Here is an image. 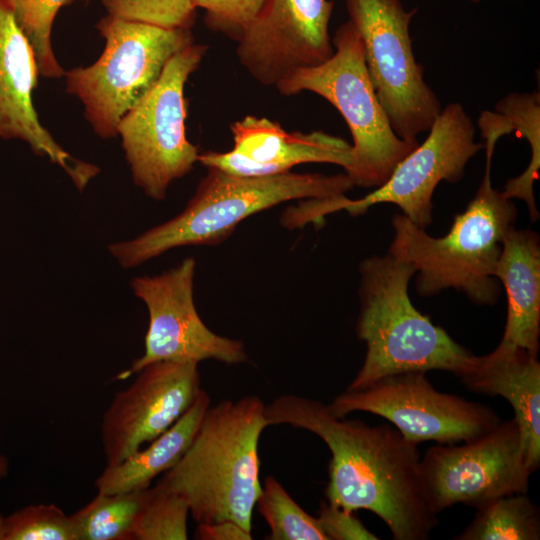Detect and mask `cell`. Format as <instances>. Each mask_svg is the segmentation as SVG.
Returning <instances> with one entry per match:
<instances>
[{
	"label": "cell",
	"instance_id": "34",
	"mask_svg": "<svg viewBox=\"0 0 540 540\" xmlns=\"http://www.w3.org/2000/svg\"><path fill=\"white\" fill-rule=\"evenodd\" d=\"M86 1H89V0H86Z\"/></svg>",
	"mask_w": 540,
	"mask_h": 540
},
{
	"label": "cell",
	"instance_id": "21",
	"mask_svg": "<svg viewBox=\"0 0 540 540\" xmlns=\"http://www.w3.org/2000/svg\"><path fill=\"white\" fill-rule=\"evenodd\" d=\"M455 540H539V508L527 493L504 495L478 507Z\"/></svg>",
	"mask_w": 540,
	"mask_h": 540
},
{
	"label": "cell",
	"instance_id": "16",
	"mask_svg": "<svg viewBox=\"0 0 540 540\" xmlns=\"http://www.w3.org/2000/svg\"><path fill=\"white\" fill-rule=\"evenodd\" d=\"M39 70L33 48L8 0H0V137L20 139L39 156L61 167L79 190L99 172L71 156L39 121L32 103Z\"/></svg>",
	"mask_w": 540,
	"mask_h": 540
},
{
	"label": "cell",
	"instance_id": "29",
	"mask_svg": "<svg viewBox=\"0 0 540 540\" xmlns=\"http://www.w3.org/2000/svg\"><path fill=\"white\" fill-rule=\"evenodd\" d=\"M194 7L205 10L207 24L239 36L264 7L267 0H192Z\"/></svg>",
	"mask_w": 540,
	"mask_h": 540
},
{
	"label": "cell",
	"instance_id": "12",
	"mask_svg": "<svg viewBox=\"0 0 540 540\" xmlns=\"http://www.w3.org/2000/svg\"><path fill=\"white\" fill-rule=\"evenodd\" d=\"M521 435L514 418L462 445L438 444L420 459V479L434 514L455 504L473 507L494 498L527 493Z\"/></svg>",
	"mask_w": 540,
	"mask_h": 540
},
{
	"label": "cell",
	"instance_id": "4",
	"mask_svg": "<svg viewBox=\"0 0 540 540\" xmlns=\"http://www.w3.org/2000/svg\"><path fill=\"white\" fill-rule=\"evenodd\" d=\"M184 210L141 235L108 245L125 268L139 266L171 249L216 245L247 217L291 200L345 195L354 184L345 173H294L263 177L236 176L207 168Z\"/></svg>",
	"mask_w": 540,
	"mask_h": 540
},
{
	"label": "cell",
	"instance_id": "31",
	"mask_svg": "<svg viewBox=\"0 0 540 540\" xmlns=\"http://www.w3.org/2000/svg\"><path fill=\"white\" fill-rule=\"evenodd\" d=\"M195 538L199 540H251V531L229 520L197 523Z\"/></svg>",
	"mask_w": 540,
	"mask_h": 540
},
{
	"label": "cell",
	"instance_id": "7",
	"mask_svg": "<svg viewBox=\"0 0 540 540\" xmlns=\"http://www.w3.org/2000/svg\"><path fill=\"white\" fill-rule=\"evenodd\" d=\"M105 40L90 66L65 71L66 91L83 105L84 116L103 139L156 84L169 60L193 43L190 29H169L107 14L96 24Z\"/></svg>",
	"mask_w": 540,
	"mask_h": 540
},
{
	"label": "cell",
	"instance_id": "23",
	"mask_svg": "<svg viewBox=\"0 0 540 540\" xmlns=\"http://www.w3.org/2000/svg\"><path fill=\"white\" fill-rule=\"evenodd\" d=\"M146 489L106 494L98 492L70 516L76 540H131Z\"/></svg>",
	"mask_w": 540,
	"mask_h": 540
},
{
	"label": "cell",
	"instance_id": "13",
	"mask_svg": "<svg viewBox=\"0 0 540 540\" xmlns=\"http://www.w3.org/2000/svg\"><path fill=\"white\" fill-rule=\"evenodd\" d=\"M195 266L194 258L188 257L159 275L131 281L134 295L147 308L149 324L144 353L118 374L117 379H127L159 361L197 364L205 360L225 364L248 361L243 342L216 334L200 318L193 298Z\"/></svg>",
	"mask_w": 540,
	"mask_h": 540
},
{
	"label": "cell",
	"instance_id": "6",
	"mask_svg": "<svg viewBox=\"0 0 540 540\" xmlns=\"http://www.w3.org/2000/svg\"><path fill=\"white\" fill-rule=\"evenodd\" d=\"M333 55L325 62L296 70L275 87L282 95L313 92L331 103L344 118L353 143L344 170L354 186L377 188L419 142L398 137L370 81L361 37L348 20L332 38Z\"/></svg>",
	"mask_w": 540,
	"mask_h": 540
},
{
	"label": "cell",
	"instance_id": "15",
	"mask_svg": "<svg viewBox=\"0 0 540 540\" xmlns=\"http://www.w3.org/2000/svg\"><path fill=\"white\" fill-rule=\"evenodd\" d=\"M137 374L131 385L115 393L102 416L106 466L120 463L171 427L202 389L194 362H154Z\"/></svg>",
	"mask_w": 540,
	"mask_h": 540
},
{
	"label": "cell",
	"instance_id": "17",
	"mask_svg": "<svg viewBox=\"0 0 540 540\" xmlns=\"http://www.w3.org/2000/svg\"><path fill=\"white\" fill-rule=\"evenodd\" d=\"M230 130L233 149L199 153V163L243 177L283 174L305 163H329L344 170L350 164L351 144L323 131L287 132L277 122L252 115L232 123Z\"/></svg>",
	"mask_w": 540,
	"mask_h": 540
},
{
	"label": "cell",
	"instance_id": "2",
	"mask_svg": "<svg viewBox=\"0 0 540 540\" xmlns=\"http://www.w3.org/2000/svg\"><path fill=\"white\" fill-rule=\"evenodd\" d=\"M265 406L254 395L209 406L184 455L157 482L187 502L196 523L229 520L251 531Z\"/></svg>",
	"mask_w": 540,
	"mask_h": 540
},
{
	"label": "cell",
	"instance_id": "24",
	"mask_svg": "<svg viewBox=\"0 0 540 540\" xmlns=\"http://www.w3.org/2000/svg\"><path fill=\"white\" fill-rule=\"evenodd\" d=\"M256 505L270 528L269 540H327L319 520L308 514L273 476L264 479Z\"/></svg>",
	"mask_w": 540,
	"mask_h": 540
},
{
	"label": "cell",
	"instance_id": "9",
	"mask_svg": "<svg viewBox=\"0 0 540 540\" xmlns=\"http://www.w3.org/2000/svg\"><path fill=\"white\" fill-rule=\"evenodd\" d=\"M349 21L364 47L366 69L395 134L409 142L428 132L442 110L412 49L416 9L401 0H345Z\"/></svg>",
	"mask_w": 540,
	"mask_h": 540
},
{
	"label": "cell",
	"instance_id": "33",
	"mask_svg": "<svg viewBox=\"0 0 540 540\" xmlns=\"http://www.w3.org/2000/svg\"><path fill=\"white\" fill-rule=\"evenodd\" d=\"M472 1L476 3V2H479L480 0H472Z\"/></svg>",
	"mask_w": 540,
	"mask_h": 540
},
{
	"label": "cell",
	"instance_id": "27",
	"mask_svg": "<svg viewBox=\"0 0 540 540\" xmlns=\"http://www.w3.org/2000/svg\"><path fill=\"white\" fill-rule=\"evenodd\" d=\"M0 540H76L70 516L55 504H33L0 514Z\"/></svg>",
	"mask_w": 540,
	"mask_h": 540
},
{
	"label": "cell",
	"instance_id": "30",
	"mask_svg": "<svg viewBox=\"0 0 540 540\" xmlns=\"http://www.w3.org/2000/svg\"><path fill=\"white\" fill-rule=\"evenodd\" d=\"M317 518L327 540L379 539L362 524L354 512H348L328 502L321 505Z\"/></svg>",
	"mask_w": 540,
	"mask_h": 540
},
{
	"label": "cell",
	"instance_id": "1",
	"mask_svg": "<svg viewBox=\"0 0 540 540\" xmlns=\"http://www.w3.org/2000/svg\"><path fill=\"white\" fill-rule=\"evenodd\" d=\"M270 425L320 437L331 452L327 502L348 512L376 514L395 540H426L438 524L424 497L417 444L391 424L338 418L322 402L284 394L265 406Z\"/></svg>",
	"mask_w": 540,
	"mask_h": 540
},
{
	"label": "cell",
	"instance_id": "18",
	"mask_svg": "<svg viewBox=\"0 0 540 540\" xmlns=\"http://www.w3.org/2000/svg\"><path fill=\"white\" fill-rule=\"evenodd\" d=\"M537 357L519 346L500 341L491 353L475 356L470 367L459 376L470 391L501 396L509 402L530 474L540 465V363Z\"/></svg>",
	"mask_w": 540,
	"mask_h": 540
},
{
	"label": "cell",
	"instance_id": "14",
	"mask_svg": "<svg viewBox=\"0 0 540 540\" xmlns=\"http://www.w3.org/2000/svg\"><path fill=\"white\" fill-rule=\"evenodd\" d=\"M330 0H267L237 37L241 65L261 85L327 61L334 53Z\"/></svg>",
	"mask_w": 540,
	"mask_h": 540
},
{
	"label": "cell",
	"instance_id": "22",
	"mask_svg": "<svg viewBox=\"0 0 540 540\" xmlns=\"http://www.w3.org/2000/svg\"><path fill=\"white\" fill-rule=\"evenodd\" d=\"M506 123L518 134L527 139L531 158L526 170L519 176L509 179L502 191L508 199H521L525 202L532 221L539 217L536 207L533 184L538 178L540 168V93H510L495 106Z\"/></svg>",
	"mask_w": 540,
	"mask_h": 540
},
{
	"label": "cell",
	"instance_id": "10",
	"mask_svg": "<svg viewBox=\"0 0 540 540\" xmlns=\"http://www.w3.org/2000/svg\"><path fill=\"white\" fill-rule=\"evenodd\" d=\"M484 148L475 141V127L460 103L442 108L418 144L394 168L389 179L360 199L345 195L316 199L312 216L320 221L325 215L346 210L350 215H362L376 204L391 203L402 210L418 227L425 229L432 222V197L441 181L459 182L468 161Z\"/></svg>",
	"mask_w": 540,
	"mask_h": 540
},
{
	"label": "cell",
	"instance_id": "11",
	"mask_svg": "<svg viewBox=\"0 0 540 540\" xmlns=\"http://www.w3.org/2000/svg\"><path fill=\"white\" fill-rule=\"evenodd\" d=\"M327 407L338 418L356 411L381 416L417 445L468 441L501 422L489 406L436 390L424 371L395 373L363 389L345 390Z\"/></svg>",
	"mask_w": 540,
	"mask_h": 540
},
{
	"label": "cell",
	"instance_id": "19",
	"mask_svg": "<svg viewBox=\"0 0 540 540\" xmlns=\"http://www.w3.org/2000/svg\"><path fill=\"white\" fill-rule=\"evenodd\" d=\"M494 276L507 295L502 342L538 356L540 335V242L537 233L512 227L501 241Z\"/></svg>",
	"mask_w": 540,
	"mask_h": 540
},
{
	"label": "cell",
	"instance_id": "25",
	"mask_svg": "<svg viewBox=\"0 0 540 540\" xmlns=\"http://www.w3.org/2000/svg\"><path fill=\"white\" fill-rule=\"evenodd\" d=\"M188 515L182 497L158 485L148 487L131 540H186Z\"/></svg>",
	"mask_w": 540,
	"mask_h": 540
},
{
	"label": "cell",
	"instance_id": "28",
	"mask_svg": "<svg viewBox=\"0 0 540 540\" xmlns=\"http://www.w3.org/2000/svg\"><path fill=\"white\" fill-rule=\"evenodd\" d=\"M108 14L169 29H190L196 8L192 0H101Z\"/></svg>",
	"mask_w": 540,
	"mask_h": 540
},
{
	"label": "cell",
	"instance_id": "5",
	"mask_svg": "<svg viewBox=\"0 0 540 540\" xmlns=\"http://www.w3.org/2000/svg\"><path fill=\"white\" fill-rule=\"evenodd\" d=\"M490 165L491 159H486L475 196L454 217L445 236H430L403 214L392 218L394 235L388 253L414 268L419 295L453 288L478 305L497 302L500 286L494 272L501 241L514 227L517 209L512 199L492 187Z\"/></svg>",
	"mask_w": 540,
	"mask_h": 540
},
{
	"label": "cell",
	"instance_id": "20",
	"mask_svg": "<svg viewBox=\"0 0 540 540\" xmlns=\"http://www.w3.org/2000/svg\"><path fill=\"white\" fill-rule=\"evenodd\" d=\"M209 406L210 397L201 389L186 412L147 447L114 466H106L95 480L97 491L115 494L150 487L158 475L171 469L184 455Z\"/></svg>",
	"mask_w": 540,
	"mask_h": 540
},
{
	"label": "cell",
	"instance_id": "26",
	"mask_svg": "<svg viewBox=\"0 0 540 540\" xmlns=\"http://www.w3.org/2000/svg\"><path fill=\"white\" fill-rule=\"evenodd\" d=\"M16 20L29 40L39 75L59 78L65 70L58 63L51 43V33L58 11L74 0H8Z\"/></svg>",
	"mask_w": 540,
	"mask_h": 540
},
{
	"label": "cell",
	"instance_id": "3",
	"mask_svg": "<svg viewBox=\"0 0 540 540\" xmlns=\"http://www.w3.org/2000/svg\"><path fill=\"white\" fill-rule=\"evenodd\" d=\"M358 338L364 362L346 390L363 389L387 375L443 370L459 377L475 355L454 341L412 304L408 286L414 268L389 253L360 264Z\"/></svg>",
	"mask_w": 540,
	"mask_h": 540
},
{
	"label": "cell",
	"instance_id": "8",
	"mask_svg": "<svg viewBox=\"0 0 540 540\" xmlns=\"http://www.w3.org/2000/svg\"><path fill=\"white\" fill-rule=\"evenodd\" d=\"M207 49L193 42L178 51L156 84L119 123L118 136L133 182L154 200L164 199L170 184L198 162V148L185 133L184 87Z\"/></svg>",
	"mask_w": 540,
	"mask_h": 540
},
{
	"label": "cell",
	"instance_id": "32",
	"mask_svg": "<svg viewBox=\"0 0 540 540\" xmlns=\"http://www.w3.org/2000/svg\"><path fill=\"white\" fill-rule=\"evenodd\" d=\"M9 472V461L0 453V479L5 478Z\"/></svg>",
	"mask_w": 540,
	"mask_h": 540
}]
</instances>
